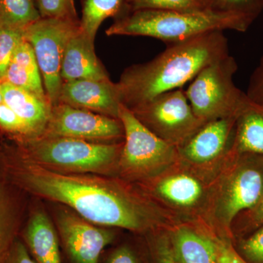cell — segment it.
I'll use <instances>...</instances> for the list:
<instances>
[{
    "label": "cell",
    "instance_id": "1",
    "mask_svg": "<svg viewBox=\"0 0 263 263\" xmlns=\"http://www.w3.org/2000/svg\"><path fill=\"white\" fill-rule=\"evenodd\" d=\"M0 167L28 196L64 205L97 226L140 233L153 226L146 202L114 176L55 172L29 160L14 144L0 147Z\"/></svg>",
    "mask_w": 263,
    "mask_h": 263
},
{
    "label": "cell",
    "instance_id": "2",
    "mask_svg": "<svg viewBox=\"0 0 263 263\" xmlns=\"http://www.w3.org/2000/svg\"><path fill=\"white\" fill-rule=\"evenodd\" d=\"M221 31L172 43L153 60L132 65L117 83L121 103L129 110L158 95L181 89L208 65L229 55Z\"/></svg>",
    "mask_w": 263,
    "mask_h": 263
},
{
    "label": "cell",
    "instance_id": "3",
    "mask_svg": "<svg viewBox=\"0 0 263 263\" xmlns=\"http://www.w3.org/2000/svg\"><path fill=\"white\" fill-rule=\"evenodd\" d=\"M253 22L245 15L216 10H139L116 18L106 34L144 36L172 44L216 31L246 32Z\"/></svg>",
    "mask_w": 263,
    "mask_h": 263
},
{
    "label": "cell",
    "instance_id": "4",
    "mask_svg": "<svg viewBox=\"0 0 263 263\" xmlns=\"http://www.w3.org/2000/svg\"><path fill=\"white\" fill-rule=\"evenodd\" d=\"M26 157L62 174L117 176L123 143H100L75 138H46L13 141Z\"/></svg>",
    "mask_w": 263,
    "mask_h": 263
},
{
    "label": "cell",
    "instance_id": "5",
    "mask_svg": "<svg viewBox=\"0 0 263 263\" xmlns=\"http://www.w3.org/2000/svg\"><path fill=\"white\" fill-rule=\"evenodd\" d=\"M237 70V62L229 54L208 65L194 78L184 91L197 117L209 122L238 117L249 99L233 81Z\"/></svg>",
    "mask_w": 263,
    "mask_h": 263
},
{
    "label": "cell",
    "instance_id": "6",
    "mask_svg": "<svg viewBox=\"0 0 263 263\" xmlns=\"http://www.w3.org/2000/svg\"><path fill=\"white\" fill-rule=\"evenodd\" d=\"M119 119L124 127V138L117 176L147 179L174 160L176 146L152 133L122 105Z\"/></svg>",
    "mask_w": 263,
    "mask_h": 263
},
{
    "label": "cell",
    "instance_id": "7",
    "mask_svg": "<svg viewBox=\"0 0 263 263\" xmlns=\"http://www.w3.org/2000/svg\"><path fill=\"white\" fill-rule=\"evenodd\" d=\"M80 31V21L53 18H41L24 30V38L32 46L52 105L58 104L63 84L61 68L66 46Z\"/></svg>",
    "mask_w": 263,
    "mask_h": 263
},
{
    "label": "cell",
    "instance_id": "8",
    "mask_svg": "<svg viewBox=\"0 0 263 263\" xmlns=\"http://www.w3.org/2000/svg\"><path fill=\"white\" fill-rule=\"evenodd\" d=\"M129 110L152 133L175 146L186 143L208 122L195 115L181 89L158 95Z\"/></svg>",
    "mask_w": 263,
    "mask_h": 263
},
{
    "label": "cell",
    "instance_id": "9",
    "mask_svg": "<svg viewBox=\"0 0 263 263\" xmlns=\"http://www.w3.org/2000/svg\"><path fill=\"white\" fill-rule=\"evenodd\" d=\"M41 137L118 143L124 139V131L119 119L58 103L52 105L49 120Z\"/></svg>",
    "mask_w": 263,
    "mask_h": 263
},
{
    "label": "cell",
    "instance_id": "10",
    "mask_svg": "<svg viewBox=\"0 0 263 263\" xmlns=\"http://www.w3.org/2000/svg\"><path fill=\"white\" fill-rule=\"evenodd\" d=\"M54 224L71 263H100L104 249L116 237L113 229L93 224L64 205H58Z\"/></svg>",
    "mask_w": 263,
    "mask_h": 263
},
{
    "label": "cell",
    "instance_id": "11",
    "mask_svg": "<svg viewBox=\"0 0 263 263\" xmlns=\"http://www.w3.org/2000/svg\"><path fill=\"white\" fill-rule=\"evenodd\" d=\"M238 166L232 174L224 195L227 226L240 213L252 209L263 195V156L238 154Z\"/></svg>",
    "mask_w": 263,
    "mask_h": 263
},
{
    "label": "cell",
    "instance_id": "12",
    "mask_svg": "<svg viewBox=\"0 0 263 263\" xmlns=\"http://www.w3.org/2000/svg\"><path fill=\"white\" fill-rule=\"evenodd\" d=\"M119 119L121 103L117 83L76 80L62 84L59 103Z\"/></svg>",
    "mask_w": 263,
    "mask_h": 263
},
{
    "label": "cell",
    "instance_id": "13",
    "mask_svg": "<svg viewBox=\"0 0 263 263\" xmlns=\"http://www.w3.org/2000/svg\"><path fill=\"white\" fill-rule=\"evenodd\" d=\"M20 238L36 262L62 263L58 232L42 205L29 208Z\"/></svg>",
    "mask_w": 263,
    "mask_h": 263
},
{
    "label": "cell",
    "instance_id": "14",
    "mask_svg": "<svg viewBox=\"0 0 263 263\" xmlns=\"http://www.w3.org/2000/svg\"><path fill=\"white\" fill-rule=\"evenodd\" d=\"M28 195L10 182L0 167V263L6 262L29 208Z\"/></svg>",
    "mask_w": 263,
    "mask_h": 263
},
{
    "label": "cell",
    "instance_id": "15",
    "mask_svg": "<svg viewBox=\"0 0 263 263\" xmlns=\"http://www.w3.org/2000/svg\"><path fill=\"white\" fill-rule=\"evenodd\" d=\"M238 117L221 118L205 123L181 146V153L195 163L212 162L226 150Z\"/></svg>",
    "mask_w": 263,
    "mask_h": 263
},
{
    "label": "cell",
    "instance_id": "16",
    "mask_svg": "<svg viewBox=\"0 0 263 263\" xmlns=\"http://www.w3.org/2000/svg\"><path fill=\"white\" fill-rule=\"evenodd\" d=\"M94 43L81 30L69 41L62 63L63 82L110 80L105 67L95 53Z\"/></svg>",
    "mask_w": 263,
    "mask_h": 263
},
{
    "label": "cell",
    "instance_id": "17",
    "mask_svg": "<svg viewBox=\"0 0 263 263\" xmlns=\"http://www.w3.org/2000/svg\"><path fill=\"white\" fill-rule=\"evenodd\" d=\"M0 89L4 103L25 123L30 133V139L42 136L51 115L52 105L49 100L8 81L0 82Z\"/></svg>",
    "mask_w": 263,
    "mask_h": 263
},
{
    "label": "cell",
    "instance_id": "18",
    "mask_svg": "<svg viewBox=\"0 0 263 263\" xmlns=\"http://www.w3.org/2000/svg\"><path fill=\"white\" fill-rule=\"evenodd\" d=\"M169 242L177 263H219L215 240L190 228H178Z\"/></svg>",
    "mask_w": 263,
    "mask_h": 263
},
{
    "label": "cell",
    "instance_id": "19",
    "mask_svg": "<svg viewBox=\"0 0 263 263\" xmlns=\"http://www.w3.org/2000/svg\"><path fill=\"white\" fill-rule=\"evenodd\" d=\"M4 81L48 100L34 51L25 38L15 48Z\"/></svg>",
    "mask_w": 263,
    "mask_h": 263
},
{
    "label": "cell",
    "instance_id": "20",
    "mask_svg": "<svg viewBox=\"0 0 263 263\" xmlns=\"http://www.w3.org/2000/svg\"><path fill=\"white\" fill-rule=\"evenodd\" d=\"M235 153L263 156V107L248 100L235 123Z\"/></svg>",
    "mask_w": 263,
    "mask_h": 263
},
{
    "label": "cell",
    "instance_id": "21",
    "mask_svg": "<svg viewBox=\"0 0 263 263\" xmlns=\"http://www.w3.org/2000/svg\"><path fill=\"white\" fill-rule=\"evenodd\" d=\"M82 6L81 32L93 42L104 20L127 13L126 0H82Z\"/></svg>",
    "mask_w": 263,
    "mask_h": 263
},
{
    "label": "cell",
    "instance_id": "22",
    "mask_svg": "<svg viewBox=\"0 0 263 263\" xmlns=\"http://www.w3.org/2000/svg\"><path fill=\"white\" fill-rule=\"evenodd\" d=\"M156 190L160 196L180 206L193 205L202 195V186L198 181L184 174L162 180Z\"/></svg>",
    "mask_w": 263,
    "mask_h": 263
},
{
    "label": "cell",
    "instance_id": "23",
    "mask_svg": "<svg viewBox=\"0 0 263 263\" xmlns=\"http://www.w3.org/2000/svg\"><path fill=\"white\" fill-rule=\"evenodd\" d=\"M37 0H0V27L25 29L41 18Z\"/></svg>",
    "mask_w": 263,
    "mask_h": 263
},
{
    "label": "cell",
    "instance_id": "24",
    "mask_svg": "<svg viewBox=\"0 0 263 263\" xmlns=\"http://www.w3.org/2000/svg\"><path fill=\"white\" fill-rule=\"evenodd\" d=\"M127 13L139 10L197 12L213 10L210 0H126Z\"/></svg>",
    "mask_w": 263,
    "mask_h": 263
},
{
    "label": "cell",
    "instance_id": "25",
    "mask_svg": "<svg viewBox=\"0 0 263 263\" xmlns=\"http://www.w3.org/2000/svg\"><path fill=\"white\" fill-rule=\"evenodd\" d=\"M24 30L0 27V82L5 80L15 48L24 39Z\"/></svg>",
    "mask_w": 263,
    "mask_h": 263
},
{
    "label": "cell",
    "instance_id": "26",
    "mask_svg": "<svg viewBox=\"0 0 263 263\" xmlns=\"http://www.w3.org/2000/svg\"><path fill=\"white\" fill-rule=\"evenodd\" d=\"M235 249L247 263H263V226L240 238Z\"/></svg>",
    "mask_w": 263,
    "mask_h": 263
},
{
    "label": "cell",
    "instance_id": "27",
    "mask_svg": "<svg viewBox=\"0 0 263 263\" xmlns=\"http://www.w3.org/2000/svg\"><path fill=\"white\" fill-rule=\"evenodd\" d=\"M0 129L9 135L13 141H26L31 138L25 123L5 103L0 105Z\"/></svg>",
    "mask_w": 263,
    "mask_h": 263
},
{
    "label": "cell",
    "instance_id": "28",
    "mask_svg": "<svg viewBox=\"0 0 263 263\" xmlns=\"http://www.w3.org/2000/svg\"><path fill=\"white\" fill-rule=\"evenodd\" d=\"M213 10L245 15L254 22L263 10L262 0H210Z\"/></svg>",
    "mask_w": 263,
    "mask_h": 263
},
{
    "label": "cell",
    "instance_id": "29",
    "mask_svg": "<svg viewBox=\"0 0 263 263\" xmlns=\"http://www.w3.org/2000/svg\"><path fill=\"white\" fill-rule=\"evenodd\" d=\"M41 18L79 21L73 0H37Z\"/></svg>",
    "mask_w": 263,
    "mask_h": 263
},
{
    "label": "cell",
    "instance_id": "30",
    "mask_svg": "<svg viewBox=\"0 0 263 263\" xmlns=\"http://www.w3.org/2000/svg\"><path fill=\"white\" fill-rule=\"evenodd\" d=\"M246 95L252 103L263 107V56L251 77Z\"/></svg>",
    "mask_w": 263,
    "mask_h": 263
},
{
    "label": "cell",
    "instance_id": "31",
    "mask_svg": "<svg viewBox=\"0 0 263 263\" xmlns=\"http://www.w3.org/2000/svg\"><path fill=\"white\" fill-rule=\"evenodd\" d=\"M219 263H247L237 252L230 239H216Z\"/></svg>",
    "mask_w": 263,
    "mask_h": 263
},
{
    "label": "cell",
    "instance_id": "32",
    "mask_svg": "<svg viewBox=\"0 0 263 263\" xmlns=\"http://www.w3.org/2000/svg\"><path fill=\"white\" fill-rule=\"evenodd\" d=\"M153 263H177L173 255L169 240L159 239L151 243Z\"/></svg>",
    "mask_w": 263,
    "mask_h": 263
},
{
    "label": "cell",
    "instance_id": "33",
    "mask_svg": "<svg viewBox=\"0 0 263 263\" xmlns=\"http://www.w3.org/2000/svg\"><path fill=\"white\" fill-rule=\"evenodd\" d=\"M106 263H142L136 251L128 245H121L112 250Z\"/></svg>",
    "mask_w": 263,
    "mask_h": 263
},
{
    "label": "cell",
    "instance_id": "34",
    "mask_svg": "<svg viewBox=\"0 0 263 263\" xmlns=\"http://www.w3.org/2000/svg\"><path fill=\"white\" fill-rule=\"evenodd\" d=\"M5 263H37L32 258L20 236L13 243Z\"/></svg>",
    "mask_w": 263,
    "mask_h": 263
},
{
    "label": "cell",
    "instance_id": "35",
    "mask_svg": "<svg viewBox=\"0 0 263 263\" xmlns=\"http://www.w3.org/2000/svg\"><path fill=\"white\" fill-rule=\"evenodd\" d=\"M243 212L246 213L248 223L245 231L248 229L250 230L249 233H251L259 227L263 226V195L255 206Z\"/></svg>",
    "mask_w": 263,
    "mask_h": 263
},
{
    "label": "cell",
    "instance_id": "36",
    "mask_svg": "<svg viewBox=\"0 0 263 263\" xmlns=\"http://www.w3.org/2000/svg\"><path fill=\"white\" fill-rule=\"evenodd\" d=\"M4 103V98H3V93H2L1 89H0V105Z\"/></svg>",
    "mask_w": 263,
    "mask_h": 263
},
{
    "label": "cell",
    "instance_id": "37",
    "mask_svg": "<svg viewBox=\"0 0 263 263\" xmlns=\"http://www.w3.org/2000/svg\"><path fill=\"white\" fill-rule=\"evenodd\" d=\"M262 2H263V0H262Z\"/></svg>",
    "mask_w": 263,
    "mask_h": 263
}]
</instances>
